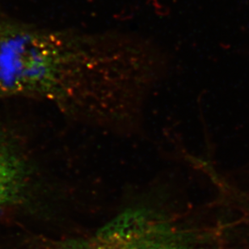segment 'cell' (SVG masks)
I'll return each instance as SVG.
<instances>
[{"instance_id":"6da1fadb","label":"cell","mask_w":249,"mask_h":249,"mask_svg":"<svg viewBox=\"0 0 249 249\" xmlns=\"http://www.w3.org/2000/svg\"><path fill=\"white\" fill-rule=\"evenodd\" d=\"M212 235L163 211L138 206L125 209L91 234L53 241L42 249H222Z\"/></svg>"},{"instance_id":"7a4b0ae2","label":"cell","mask_w":249,"mask_h":249,"mask_svg":"<svg viewBox=\"0 0 249 249\" xmlns=\"http://www.w3.org/2000/svg\"><path fill=\"white\" fill-rule=\"evenodd\" d=\"M62 31L0 17V96L46 101Z\"/></svg>"},{"instance_id":"3957f363","label":"cell","mask_w":249,"mask_h":249,"mask_svg":"<svg viewBox=\"0 0 249 249\" xmlns=\"http://www.w3.org/2000/svg\"><path fill=\"white\" fill-rule=\"evenodd\" d=\"M12 139L0 129V211L21 202L35 172Z\"/></svg>"}]
</instances>
